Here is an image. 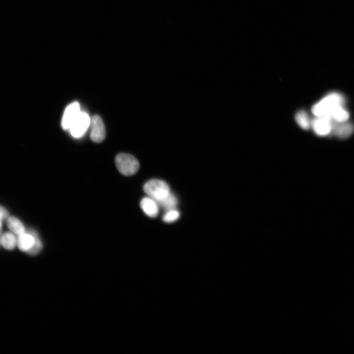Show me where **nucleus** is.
I'll use <instances>...</instances> for the list:
<instances>
[{
  "instance_id": "nucleus-2",
  "label": "nucleus",
  "mask_w": 354,
  "mask_h": 354,
  "mask_svg": "<svg viewBox=\"0 0 354 354\" xmlns=\"http://www.w3.org/2000/svg\"><path fill=\"white\" fill-rule=\"evenodd\" d=\"M17 246L21 251L31 255L38 254L43 248L42 241L34 231L18 236Z\"/></svg>"
},
{
  "instance_id": "nucleus-10",
  "label": "nucleus",
  "mask_w": 354,
  "mask_h": 354,
  "mask_svg": "<svg viewBox=\"0 0 354 354\" xmlns=\"http://www.w3.org/2000/svg\"><path fill=\"white\" fill-rule=\"evenodd\" d=\"M141 209L149 217H155L158 213L157 203L152 198H145L140 203Z\"/></svg>"
},
{
  "instance_id": "nucleus-15",
  "label": "nucleus",
  "mask_w": 354,
  "mask_h": 354,
  "mask_svg": "<svg viewBox=\"0 0 354 354\" xmlns=\"http://www.w3.org/2000/svg\"><path fill=\"white\" fill-rule=\"evenodd\" d=\"M295 120L299 126L305 130H309L311 126V121L305 111H299L295 116Z\"/></svg>"
},
{
  "instance_id": "nucleus-18",
  "label": "nucleus",
  "mask_w": 354,
  "mask_h": 354,
  "mask_svg": "<svg viewBox=\"0 0 354 354\" xmlns=\"http://www.w3.org/2000/svg\"><path fill=\"white\" fill-rule=\"evenodd\" d=\"M2 221L1 220H0V245H1V237L2 236Z\"/></svg>"
},
{
  "instance_id": "nucleus-13",
  "label": "nucleus",
  "mask_w": 354,
  "mask_h": 354,
  "mask_svg": "<svg viewBox=\"0 0 354 354\" xmlns=\"http://www.w3.org/2000/svg\"><path fill=\"white\" fill-rule=\"evenodd\" d=\"M330 117L335 122L342 123L347 122L350 117V115L344 108V106H341L334 109L331 114Z\"/></svg>"
},
{
  "instance_id": "nucleus-5",
  "label": "nucleus",
  "mask_w": 354,
  "mask_h": 354,
  "mask_svg": "<svg viewBox=\"0 0 354 354\" xmlns=\"http://www.w3.org/2000/svg\"><path fill=\"white\" fill-rule=\"evenodd\" d=\"M334 121L329 117H318L311 121V126L314 133L320 137L331 134Z\"/></svg>"
},
{
  "instance_id": "nucleus-11",
  "label": "nucleus",
  "mask_w": 354,
  "mask_h": 354,
  "mask_svg": "<svg viewBox=\"0 0 354 354\" xmlns=\"http://www.w3.org/2000/svg\"><path fill=\"white\" fill-rule=\"evenodd\" d=\"M7 225L11 232L19 236L26 232L25 227L22 222L14 216H9L7 219Z\"/></svg>"
},
{
  "instance_id": "nucleus-9",
  "label": "nucleus",
  "mask_w": 354,
  "mask_h": 354,
  "mask_svg": "<svg viewBox=\"0 0 354 354\" xmlns=\"http://www.w3.org/2000/svg\"><path fill=\"white\" fill-rule=\"evenodd\" d=\"M354 131V125L349 122L338 123L334 121L332 134L339 138L344 139L350 137Z\"/></svg>"
},
{
  "instance_id": "nucleus-1",
  "label": "nucleus",
  "mask_w": 354,
  "mask_h": 354,
  "mask_svg": "<svg viewBox=\"0 0 354 354\" xmlns=\"http://www.w3.org/2000/svg\"><path fill=\"white\" fill-rule=\"evenodd\" d=\"M345 99L338 92H331L325 96L312 108L313 114L318 117H329L334 109L341 106H344Z\"/></svg>"
},
{
  "instance_id": "nucleus-3",
  "label": "nucleus",
  "mask_w": 354,
  "mask_h": 354,
  "mask_svg": "<svg viewBox=\"0 0 354 354\" xmlns=\"http://www.w3.org/2000/svg\"><path fill=\"white\" fill-rule=\"evenodd\" d=\"M115 164L119 171L126 176L135 174L139 169V164L133 155L125 153L118 154L115 158Z\"/></svg>"
},
{
  "instance_id": "nucleus-12",
  "label": "nucleus",
  "mask_w": 354,
  "mask_h": 354,
  "mask_svg": "<svg viewBox=\"0 0 354 354\" xmlns=\"http://www.w3.org/2000/svg\"><path fill=\"white\" fill-rule=\"evenodd\" d=\"M1 245L6 249L12 250L17 245V237L12 232H7L2 235Z\"/></svg>"
},
{
  "instance_id": "nucleus-17",
  "label": "nucleus",
  "mask_w": 354,
  "mask_h": 354,
  "mask_svg": "<svg viewBox=\"0 0 354 354\" xmlns=\"http://www.w3.org/2000/svg\"><path fill=\"white\" fill-rule=\"evenodd\" d=\"M9 217V214L8 210L4 207L0 206V220L1 221L7 220Z\"/></svg>"
},
{
  "instance_id": "nucleus-16",
  "label": "nucleus",
  "mask_w": 354,
  "mask_h": 354,
  "mask_svg": "<svg viewBox=\"0 0 354 354\" xmlns=\"http://www.w3.org/2000/svg\"><path fill=\"white\" fill-rule=\"evenodd\" d=\"M180 213L175 209L168 211L164 215L163 220L167 223L173 222L177 220L180 217Z\"/></svg>"
},
{
  "instance_id": "nucleus-6",
  "label": "nucleus",
  "mask_w": 354,
  "mask_h": 354,
  "mask_svg": "<svg viewBox=\"0 0 354 354\" xmlns=\"http://www.w3.org/2000/svg\"><path fill=\"white\" fill-rule=\"evenodd\" d=\"M90 138L94 143L103 142L106 136L105 125L102 118L98 115L93 116L91 120Z\"/></svg>"
},
{
  "instance_id": "nucleus-7",
  "label": "nucleus",
  "mask_w": 354,
  "mask_h": 354,
  "mask_svg": "<svg viewBox=\"0 0 354 354\" xmlns=\"http://www.w3.org/2000/svg\"><path fill=\"white\" fill-rule=\"evenodd\" d=\"M91 120L87 113L81 112L70 128L72 136L75 138L82 137L90 126Z\"/></svg>"
},
{
  "instance_id": "nucleus-8",
  "label": "nucleus",
  "mask_w": 354,
  "mask_h": 354,
  "mask_svg": "<svg viewBox=\"0 0 354 354\" xmlns=\"http://www.w3.org/2000/svg\"><path fill=\"white\" fill-rule=\"evenodd\" d=\"M81 112L80 105L77 102H74L69 105L64 112L61 125L62 129L69 131L72 124Z\"/></svg>"
},
{
  "instance_id": "nucleus-4",
  "label": "nucleus",
  "mask_w": 354,
  "mask_h": 354,
  "mask_svg": "<svg viewBox=\"0 0 354 354\" xmlns=\"http://www.w3.org/2000/svg\"><path fill=\"white\" fill-rule=\"evenodd\" d=\"M143 189L146 194L156 201L163 200L170 193L168 184L158 179L149 181L144 185Z\"/></svg>"
},
{
  "instance_id": "nucleus-14",
  "label": "nucleus",
  "mask_w": 354,
  "mask_h": 354,
  "mask_svg": "<svg viewBox=\"0 0 354 354\" xmlns=\"http://www.w3.org/2000/svg\"><path fill=\"white\" fill-rule=\"evenodd\" d=\"M156 202L168 211L175 209L177 205V200L174 195L170 193L167 197Z\"/></svg>"
}]
</instances>
